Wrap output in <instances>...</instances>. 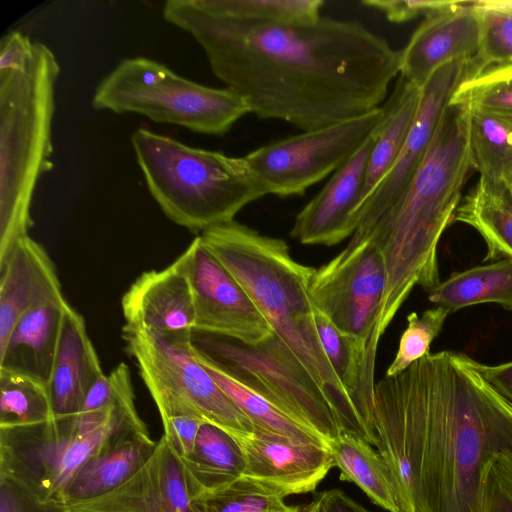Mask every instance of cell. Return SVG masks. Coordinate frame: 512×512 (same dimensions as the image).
<instances>
[{"mask_svg":"<svg viewBox=\"0 0 512 512\" xmlns=\"http://www.w3.org/2000/svg\"><path fill=\"white\" fill-rule=\"evenodd\" d=\"M340 478L356 484L376 505L399 512L389 469L372 445L351 433H341L329 442Z\"/></svg>","mask_w":512,"mask_h":512,"instance_id":"obj_29","label":"cell"},{"mask_svg":"<svg viewBox=\"0 0 512 512\" xmlns=\"http://www.w3.org/2000/svg\"><path fill=\"white\" fill-rule=\"evenodd\" d=\"M284 512H301L300 506H290Z\"/></svg>","mask_w":512,"mask_h":512,"instance_id":"obj_44","label":"cell"},{"mask_svg":"<svg viewBox=\"0 0 512 512\" xmlns=\"http://www.w3.org/2000/svg\"><path fill=\"white\" fill-rule=\"evenodd\" d=\"M132 405H135V395L130 371L125 363H120L91 386L72 421L91 418L114 406Z\"/></svg>","mask_w":512,"mask_h":512,"instance_id":"obj_37","label":"cell"},{"mask_svg":"<svg viewBox=\"0 0 512 512\" xmlns=\"http://www.w3.org/2000/svg\"><path fill=\"white\" fill-rule=\"evenodd\" d=\"M60 66L45 44L19 31L0 42V262L33 226L31 204L51 162Z\"/></svg>","mask_w":512,"mask_h":512,"instance_id":"obj_5","label":"cell"},{"mask_svg":"<svg viewBox=\"0 0 512 512\" xmlns=\"http://www.w3.org/2000/svg\"><path fill=\"white\" fill-rule=\"evenodd\" d=\"M470 168L467 107L450 103L406 189L374 221L355 230L351 240L377 248L386 268L381 337L416 285L429 292L440 283L437 246L454 220Z\"/></svg>","mask_w":512,"mask_h":512,"instance_id":"obj_3","label":"cell"},{"mask_svg":"<svg viewBox=\"0 0 512 512\" xmlns=\"http://www.w3.org/2000/svg\"><path fill=\"white\" fill-rule=\"evenodd\" d=\"M472 226L487 245V260H512V193L503 185L479 178L461 200L454 220Z\"/></svg>","mask_w":512,"mask_h":512,"instance_id":"obj_25","label":"cell"},{"mask_svg":"<svg viewBox=\"0 0 512 512\" xmlns=\"http://www.w3.org/2000/svg\"><path fill=\"white\" fill-rule=\"evenodd\" d=\"M375 132L376 129L297 214L290 232L292 238L302 244L331 246L354 234Z\"/></svg>","mask_w":512,"mask_h":512,"instance_id":"obj_19","label":"cell"},{"mask_svg":"<svg viewBox=\"0 0 512 512\" xmlns=\"http://www.w3.org/2000/svg\"><path fill=\"white\" fill-rule=\"evenodd\" d=\"M62 291L46 250L26 236L0 262V348L31 308Z\"/></svg>","mask_w":512,"mask_h":512,"instance_id":"obj_20","label":"cell"},{"mask_svg":"<svg viewBox=\"0 0 512 512\" xmlns=\"http://www.w3.org/2000/svg\"><path fill=\"white\" fill-rule=\"evenodd\" d=\"M125 350L134 359L160 416H199L238 441L255 427L195 357L191 340L122 328Z\"/></svg>","mask_w":512,"mask_h":512,"instance_id":"obj_9","label":"cell"},{"mask_svg":"<svg viewBox=\"0 0 512 512\" xmlns=\"http://www.w3.org/2000/svg\"><path fill=\"white\" fill-rule=\"evenodd\" d=\"M124 329L191 340L195 307L184 252L161 270L143 272L121 300Z\"/></svg>","mask_w":512,"mask_h":512,"instance_id":"obj_15","label":"cell"},{"mask_svg":"<svg viewBox=\"0 0 512 512\" xmlns=\"http://www.w3.org/2000/svg\"><path fill=\"white\" fill-rule=\"evenodd\" d=\"M466 358L429 353L375 385L376 448L399 512H479L485 465L512 451V403Z\"/></svg>","mask_w":512,"mask_h":512,"instance_id":"obj_2","label":"cell"},{"mask_svg":"<svg viewBox=\"0 0 512 512\" xmlns=\"http://www.w3.org/2000/svg\"><path fill=\"white\" fill-rule=\"evenodd\" d=\"M0 426L2 432L46 428L59 433L47 383L0 368Z\"/></svg>","mask_w":512,"mask_h":512,"instance_id":"obj_28","label":"cell"},{"mask_svg":"<svg viewBox=\"0 0 512 512\" xmlns=\"http://www.w3.org/2000/svg\"><path fill=\"white\" fill-rule=\"evenodd\" d=\"M450 312L437 306L425 310L420 316L412 312L407 316L394 360L386 371L387 377L399 375L414 362L430 353V345L438 336Z\"/></svg>","mask_w":512,"mask_h":512,"instance_id":"obj_35","label":"cell"},{"mask_svg":"<svg viewBox=\"0 0 512 512\" xmlns=\"http://www.w3.org/2000/svg\"><path fill=\"white\" fill-rule=\"evenodd\" d=\"M208 12L238 22L305 24L317 21L321 0H198Z\"/></svg>","mask_w":512,"mask_h":512,"instance_id":"obj_33","label":"cell"},{"mask_svg":"<svg viewBox=\"0 0 512 512\" xmlns=\"http://www.w3.org/2000/svg\"><path fill=\"white\" fill-rule=\"evenodd\" d=\"M0 512H62L55 504L43 502L36 491L20 478L1 473Z\"/></svg>","mask_w":512,"mask_h":512,"instance_id":"obj_39","label":"cell"},{"mask_svg":"<svg viewBox=\"0 0 512 512\" xmlns=\"http://www.w3.org/2000/svg\"><path fill=\"white\" fill-rule=\"evenodd\" d=\"M468 364L474 368L500 395L512 403V361L486 365L467 356Z\"/></svg>","mask_w":512,"mask_h":512,"instance_id":"obj_43","label":"cell"},{"mask_svg":"<svg viewBox=\"0 0 512 512\" xmlns=\"http://www.w3.org/2000/svg\"><path fill=\"white\" fill-rule=\"evenodd\" d=\"M199 237L250 295L274 333L323 390L342 433L371 443L352 402L323 350L309 293L314 271L297 262L287 243L235 220L204 230Z\"/></svg>","mask_w":512,"mask_h":512,"instance_id":"obj_4","label":"cell"},{"mask_svg":"<svg viewBox=\"0 0 512 512\" xmlns=\"http://www.w3.org/2000/svg\"><path fill=\"white\" fill-rule=\"evenodd\" d=\"M464 105L471 166L481 177L505 186L512 193V122Z\"/></svg>","mask_w":512,"mask_h":512,"instance_id":"obj_30","label":"cell"},{"mask_svg":"<svg viewBox=\"0 0 512 512\" xmlns=\"http://www.w3.org/2000/svg\"><path fill=\"white\" fill-rule=\"evenodd\" d=\"M192 350L197 360L253 423L255 429L328 446L327 442L316 432L292 419L263 397L234 380L207 358L196 352L193 347Z\"/></svg>","mask_w":512,"mask_h":512,"instance_id":"obj_31","label":"cell"},{"mask_svg":"<svg viewBox=\"0 0 512 512\" xmlns=\"http://www.w3.org/2000/svg\"><path fill=\"white\" fill-rule=\"evenodd\" d=\"M131 144L160 209L193 233L234 220L267 195L245 157L190 147L144 128L132 133Z\"/></svg>","mask_w":512,"mask_h":512,"instance_id":"obj_6","label":"cell"},{"mask_svg":"<svg viewBox=\"0 0 512 512\" xmlns=\"http://www.w3.org/2000/svg\"><path fill=\"white\" fill-rule=\"evenodd\" d=\"M470 67L468 61L450 62L438 69L422 88L419 109L404 146L391 169L361 206L357 228L374 221L406 189L427 154L455 93L470 77Z\"/></svg>","mask_w":512,"mask_h":512,"instance_id":"obj_13","label":"cell"},{"mask_svg":"<svg viewBox=\"0 0 512 512\" xmlns=\"http://www.w3.org/2000/svg\"><path fill=\"white\" fill-rule=\"evenodd\" d=\"M92 106L217 136L250 113L235 91L196 83L145 57L122 60L95 88Z\"/></svg>","mask_w":512,"mask_h":512,"instance_id":"obj_7","label":"cell"},{"mask_svg":"<svg viewBox=\"0 0 512 512\" xmlns=\"http://www.w3.org/2000/svg\"><path fill=\"white\" fill-rule=\"evenodd\" d=\"M479 512H512V451L493 456L485 465Z\"/></svg>","mask_w":512,"mask_h":512,"instance_id":"obj_38","label":"cell"},{"mask_svg":"<svg viewBox=\"0 0 512 512\" xmlns=\"http://www.w3.org/2000/svg\"><path fill=\"white\" fill-rule=\"evenodd\" d=\"M443 0H366L362 4L381 11L395 23L406 22L420 15L428 16L450 4Z\"/></svg>","mask_w":512,"mask_h":512,"instance_id":"obj_41","label":"cell"},{"mask_svg":"<svg viewBox=\"0 0 512 512\" xmlns=\"http://www.w3.org/2000/svg\"><path fill=\"white\" fill-rule=\"evenodd\" d=\"M386 284L378 249L350 240L337 256L314 269L309 285L314 306L340 331L359 339L374 361Z\"/></svg>","mask_w":512,"mask_h":512,"instance_id":"obj_11","label":"cell"},{"mask_svg":"<svg viewBox=\"0 0 512 512\" xmlns=\"http://www.w3.org/2000/svg\"><path fill=\"white\" fill-rule=\"evenodd\" d=\"M71 305L63 291L27 311L0 348V368L20 371L48 383Z\"/></svg>","mask_w":512,"mask_h":512,"instance_id":"obj_22","label":"cell"},{"mask_svg":"<svg viewBox=\"0 0 512 512\" xmlns=\"http://www.w3.org/2000/svg\"><path fill=\"white\" fill-rule=\"evenodd\" d=\"M103 375L85 320L70 306L64 316L58 349L47 383L54 414L61 427L71 423L89 389Z\"/></svg>","mask_w":512,"mask_h":512,"instance_id":"obj_21","label":"cell"},{"mask_svg":"<svg viewBox=\"0 0 512 512\" xmlns=\"http://www.w3.org/2000/svg\"><path fill=\"white\" fill-rule=\"evenodd\" d=\"M148 431L136 406H115L91 419L71 423L57 436L43 437L36 450L39 498L59 505L66 489L83 466L125 429Z\"/></svg>","mask_w":512,"mask_h":512,"instance_id":"obj_14","label":"cell"},{"mask_svg":"<svg viewBox=\"0 0 512 512\" xmlns=\"http://www.w3.org/2000/svg\"><path fill=\"white\" fill-rule=\"evenodd\" d=\"M301 512H372L339 489L317 492Z\"/></svg>","mask_w":512,"mask_h":512,"instance_id":"obj_42","label":"cell"},{"mask_svg":"<svg viewBox=\"0 0 512 512\" xmlns=\"http://www.w3.org/2000/svg\"><path fill=\"white\" fill-rule=\"evenodd\" d=\"M179 461L191 497L228 485L242 477L245 471L240 442L209 422L201 425L190 455Z\"/></svg>","mask_w":512,"mask_h":512,"instance_id":"obj_24","label":"cell"},{"mask_svg":"<svg viewBox=\"0 0 512 512\" xmlns=\"http://www.w3.org/2000/svg\"><path fill=\"white\" fill-rule=\"evenodd\" d=\"M383 116L384 108L380 106L350 119L275 140L244 157L266 194L281 198L301 196L351 158Z\"/></svg>","mask_w":512,"mask_h":512,"instance_id":"obj_10","label":"cell"},{"mask_svg":"<svg viewBox=\"0 0 512 512\" xmlns=\"http://www.w3.org/2000/svg\"><path fill=\"white\" fill-rule=\"evenodd\" d=\"M421 98L422 89L400 76L392 94L383 105L384 116L376 128L367 165L363 203L398 158L416 117Z\"/></svg>","mask_w":512,"mask_h":512,"instance_id":"obj_26","label":"cell"},{"mask_svg":"<svg viewBox=\"0 0 512 512\" xmlns=\"http://www.w3.org/2000/svg\"><path fill=\"white\" fill-rule=\"evenodd\" d=\"M162 15L194 38L212 73L250 113L303 131L380 107L400 71V51L357 21L245 23L214 15L198 0H168Z\"/></svg>","mask_w":512,"mask_h":512,"instance_id":"obj_1","label":"cell"},{"mask_svg":"<svg viewBox=\"0 0 512 512\" xmlns=\"http://www.w3.org/2000/svg\"><path fill=\"white\" fill-rule=\"evenodd\" d=\"M480 44L475 1H451L425 17L400 51L399 74L423 88L434 73L453 61L472 62Z\"/></svg>","mask_w":512,"mask_h":512,"instance_id":"obj_17","label":"cell"},{"mask_svg":"<svg viewBox=\"0 0 512 512\" xmlns=\"http://www.w3.org/2000/svg\"><path fill=\"white\" fill-rule=\"evenodd\" d=\"M163 437L169 443L179 460L187 458L193 450L202 418L191 413L176 412L160 416Z\"/></svg>","mask_w":512,"mask_h":512,"instance_id":"obj_40","label":"cell"},{"mask_svg":"<svg viewBox=\"0 0 512 512\" xmlns=\"http://www.w3.org/2000/svg\"><path fill=\"white\" fill-rule=\"evenodd\" d=\"M243 476L287 497L314 491L334 466L329 447L255 429L239 441Z\"/></svg>","mask_w":512,"mask_h":512,"instance_id":"obj_18","label":"cell"},{"mask_svg":"<svg viewBox=\"0 0 512 512\" xmlns=\"http://www.w3.org/2000/svg\"><path fill=\"white\" fill-rule=\"evenodd\" d=\"M191 345L234 380L316 432L327 444L342 433L323 390L277 334L249 345L194 332Z\"/></svg>","mask_w":512,"mask_h":512,"instance_id":"obj_8","label":"cell"},{"mask_svg":"<svg viewBox=\"0 0 512 512\" xmlns=\"http://www.w3.org/2000/svg\"><path fill=\"white\" fill-rule=\"evenodd\" d=\"M475 7L480 44L468 79L512 70V0L475 1Z\"/></svg>","mask_w":512,"mask_h":512,"instance_id":"obj_32","label":"cell"},{"mask_svg":"<svg viewBox=\"0 0 512 512\" xmlns=\"http://www.w3.org/2000/svg\"><path fill=\"white\" fill-rule=\"evenodd\" d=\"M463 103L512 122V70L465 80L451 103Z\"/></svg>","mask_w":512,"mask_h":512,"instance_id":"obj_36","label":"cell"},{"mask_svg":"<svg viewBox=\"0 0 512 512\" xmlns=\"http://www.w3.org/2000/svg\"><path fill=\"white\" fill-rule=\"evenodd\" d=\"M180 461L162 436L145 463L125 482L100 496L70 501L62 512H193Z\"/></svg>","mask_w":512,"mask_h":512,"instance_id":"obj_16","label":"cell"},{"mask_svg":"<svg viewBox=\"0 0 512 512\" xmlns=\"http://www.w3.org/2000/svg\"><path fill=\"white\" fill-rule=\"evenodd\" d=\"M284 496L245 476L192 496L193 512H284Z\"/></svg>","mask_w":512,"mask_h":512,"instance_id":"obj_34","label":"cell"},{"mask_svg":"<svg viewBox=\"0 0 512 512\" xmlns=\"http://www.w3.org/2000/svg\"><path fill=\"white\" fill-rule=\"evenodd\" d=\"M428 299L450 313L476 304L512 309V260L503 259L455 272L429 291Z\"/></svg>","mask_w":512,"mask_h":512,"instance_id":"obj_27","label":"cell"},{"mask_svg":"<svg viewBox=\"0 0 512 512\" xmlns=\"http://www.w3.org/2000/svg\"><path fill=\"white\" fill-rule=\"evenodd\" d=\"M195 307L194 332L255 345L274 333L250 295L197 236L183 251Z\"/></svg>","mask_w":512,"mask_h":512,"instance_id":"obj_12","label":"cell"},{"mask_svg":"<svg viewBox=\"0 0 512 512\" xmlns=\"http://www.w3.org/2000/svg\"><path fill=\"white\" fill-rule=\"evenodd\" d=\"M157 441L148 431L125 429L78 472L59 507L67 502L105 494L131 477L149 458Z\"/></svg>","mask_w":512,"mask_h":512,"instance_id":"obj_23","label":"cell"}]
</instances>
